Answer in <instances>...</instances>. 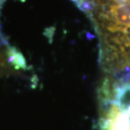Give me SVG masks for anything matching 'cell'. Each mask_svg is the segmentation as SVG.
Masks as SVG:
<instances>
[{"label": "cell", "instance_id": "6da1fadb", "mask_svg": "<svg viewBox=\"0 0 130 130\" xmlns=\"http://www.w3.org/2000/svg\"><path fill=\"white\" fill-rule=\"evenodd\" d=\"M95 20L108 69L130 68V0H94Z\"/></svg>", "mask_w": 130, "mask_h": 130}, {"label": "cell", "instance_id": "7a4b0ae2", "mask_svg": "<svg viewBox=\"0 0 130 130\" xmlns=\"http://www.w3.org/2000/svg\"><path fill=\"white\" fill-rule=\"evenodd\" d=\"M102 99L101 129L130 130V80L106 82Z\"/></svg>", "mask_w": 130, "mask_h": 130}]
</instances>
